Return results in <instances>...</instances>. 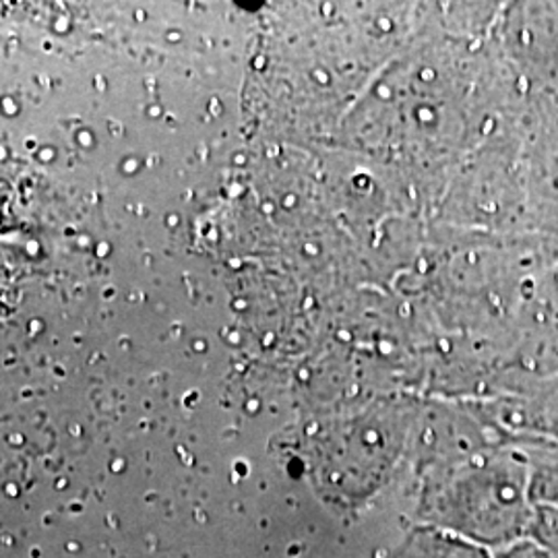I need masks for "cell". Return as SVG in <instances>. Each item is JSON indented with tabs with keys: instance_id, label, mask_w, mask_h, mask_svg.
<instances>
[{
	"instance_id": "cell-1",
	"label": "cell",
	"mask_w": 558,
	"mask_h": 558,
	"mask_svg": "<svg viewBox=\"0 0 558 558\" xmlns=\"http://www.w3.org/2000/svg\"><path fill=\"white\" fill-rule=\"evenodd\" d=\"M424 513L433 527L500 553L530 539L536 505L527 474L505 465L440 493L424 505Z\"/></svg>"
},
{
	"instance_id": "cell-2",
	"label": "cell",
	"mask_w": 558,
	"mask_h": 558,
	"mask_svg": "<svg viewBox=\"0 0 558 558\" xmlns=\"http://www.w3.org/2000/svg\"><path fill=\"white\" fill-rule=\"evenodd\" d=\"M399 558H495L488 548L439 527L418 530Z\"/></svg>"
},
{
	"instance_id": "cell-3",
	"label": "cell",
	"mask_w": 558,
	"mask_h": 558,
	"mask_svg": "<svg viewBox=\"0 0 558 558\" xmlns=\"http://www.w3.org/2000/svg\"><path fill=\"white\" fill-rule=\"evenodd\" d=\"M495 558H544L538 544L534 539H523L515 546H509L505 550H500Z\"/></svg>"
},
{
	"instance_id": "cell-4",
	"label": "cell",
	"mask_w": 558,
	"mask_h": 558,
	"mask_svg": "<svg viewBox=\"0 0 558 558\" xmlns=\"http://www.w3.org/2000/svg\"><path fill=\"white\" fill-rule=\"evenodd\" d=\"M542 550V548H539ZM542 555L544 558H558V553H546V550H542Z\"/></svg>"
}]
</instances>
